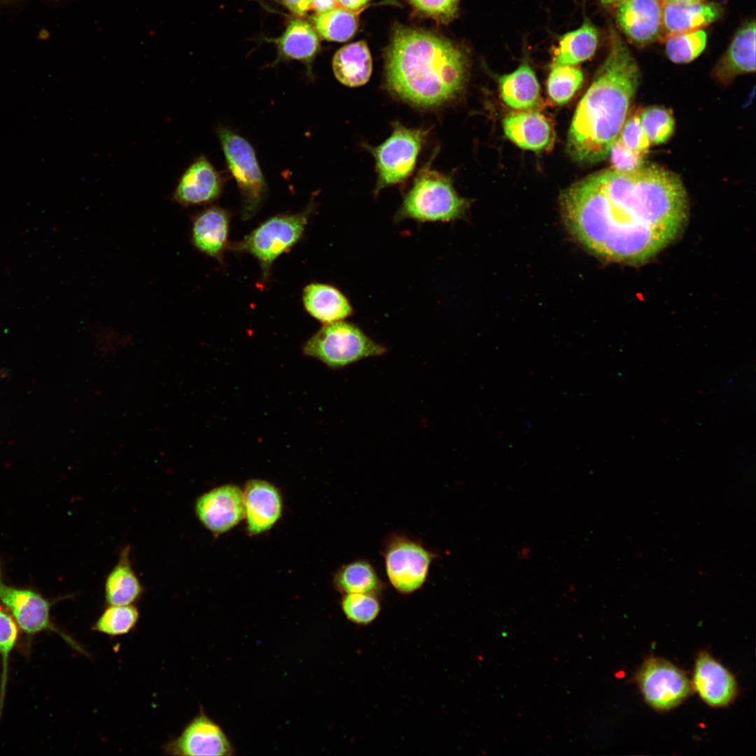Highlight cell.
Listing matches in <instances>:
<instances>
[{"mask_svg": "<svg viewBox=\"0 0 756 756\" xmlns=\"http://www.w3.org/2000/svg\"><path fill=\"white\" fill-rule=\"evenodd\" d=\"M561 211L571 234L603 259L645 262L682 231L687 197L680 179L654 165L592 174L566 189Z\"/></svg>", "mask_w": 756, "mask_h": 756, "instance_id": "1", "label": "cell"}, {"mask_svg": "<svg viewBox=\"0 0 756 756\" xmlns=\"http://www.w3.org/2000/svg\"><path fill=\"white\" fill-rule=\"evenodd\" d=\"M468 59L450 40L421 29L399 27L384 55V85L397 99L433 108L456 99L465 88Z\"/></svg>", "mask_w": 756, "mask_h": 756, "instance_id": "2", "label": "cell"}, {"mask_svg": "<svg viewBox=\"0 0 756 756\" xmlns=\"http://www.w3.org/2000/svg\"><path fill=\"white\" fill-rule=\"evenodd\" d=\"M640 80L638 66L613 29L608 55L579 102L567 137V150L576 162L591 164L608 156L627 118Z\"/></svg>", "mask_w": 756, "mask_h": 756, "instance_id": "3", "label": "cell"}, {"mask_svg": "<svg viewBox=\"0 0 756 756\" xmlns=\"http://www.w3.org/2000/svg\"><path fill=\"white\" fill-rule=\"evenodd\" d=\"M433 158L419 169L404 196L394 217L396 222H451L464 217L470 201L457 193L449 176L431 168Z\"/></svg>", "mask_w": 756, "mask_h": 756, "instance_id": "4", "label": "cell"}, {"mask_svg": "<svg viewBox=\"0 0 756 756\" xmlns=\"http://www.w3.org/2000/svg\"><path fill=\"white\" fill-rule=\"evenodd\" d=\"M386 346L376 342L356 325L343 321L325 324L304 344L303 352L332 369L382 356Z\"/></svg>", "mask_w": 756, "mask_h": 756, "instance_id": "5", "label": "cell"}, {"mask_svg": "<svg viewBox=\"0 0 756 756\" xmlns=\"http://www.w3.org/2000/svg\"><path fill=\"white\" fill-rule=\"evenodd\" d=\"M392 127L391 134L382 144L376 147L365 145L375 160L376 194L402 183L412 174L430 132V128H409L398 121Z\"/></svg>", "mask_w": 756, "mask_h": 756, "instance_id": "6", "label": "cell"}, {"mask_svg": "<svg viewBox=\"0 0 756 756\" xmlns=\"http://www.w3.org/2000/svg\"><path fill=\"white\" fill-rule=\"evenodd\" d=\"M312 208L309 206L295 214L273 216L231 248L252 254L259 261L266 276L274 260L300 239Z\"/></svg>", "mask_w": 756, "mask_h": 756, "instance_id": "7", "label": "cell"}, {"mask_svg": "<svg viewBox=\"0 0 756 756\" xmlns=\"http://www.w3.org/2000/svg\"><path fill=\"white\" fill-rule=\"evenodd\" d=\"M382 555L387 578L401 594H412L424 586L437 557L419 540L396 533L386 538Z\"/></svg>", "mask_w": 756, "mask_h": 756, "instance_id": "8", "label": "cell"}, {"mask_svg": "<svg viewBox=\"0 0 756 756\" xmlns=\"http://www.w3.org/2000/svg\"><path fill=\"white\" fill-rule=\"evenodd\" d=\"M226 164L239 189L244 218L252 216L267 192V184L255 153L243 136L226 127L217 131Z\"/></svg>", "mask_w": 756, "mask_h": 756, "instance_id": "9", "label": "cell"}, {"mask_svg": "<svg viewBox=\"0 0 756 756\" xmlns=\"http://www.w3.org/2000/svg\"><path fill=\"white\" fill-rule=\"evenodd\" d=\"M0 601L27 638L42 631L59 635L71 648L86 654V652L71 636L57 628L50 620L51 602L29 589L18 588L5 583L0 561Z\"/></svg>", "mask_w": 756, "mask_h": 756, "instance_id": "10", "label": "cell"}, {"mask_svg": "<svg viewBox=\"0 0 756 756\" xmlns=\"http://www.w3.org/2000/svg\"><path fill=\"white\" fill-rule=\"evenodd\" d=\"M645 701L657 710H669L688 697L691 680L680 668L662 658L646 659L636 676Z\"/></svg>", "mask_w": 756, "mask_h": 756, "instance_id": "11", "label": "cell"}, {"mask_svg": "<svg viewBox=\"0 0 756 756\" xmlns=\"http://www.w3.org/2000/svg\"><path fill=\"white\" fill-rule=\"evenodd\" d=\"M167 754L186 756H228L234 749L222 728L203 712L195 716L180 735L164 747Z\"/></svg>", "mask_w": 756, "mask_h": 756, "instance_id": "12", "label": "cell"}, {"mask_svg": "<svg viewBox=\"0 0 756 756\" xmlns=\"http://www.w3.org/2000/svg\"><path fill=\"white\" fill-rule=\"evenodd\" d=\"M195 512L207 529L216 533L225 532L245 516L244 492L230 484L215 488L197 498Z\"/></svg>", "mask_w": 756, "mask_h": 756, "instance_id": "13", "label": "cell"}, {"mask_svg": "<svg viewBox=\"0 0 756 756\" xmlns=\"http://www.w3.org/2000/svg\"><path fill=\"white\" fill-rule=\"evenodd\" d=\"M616 5L617 23L632 43L646 45L664 35L659 0H625Z\"/></svg>", "mask_w": 756, "mask_h": 756, "instance_id": "14", "label": "cell"}, {"mask_svg": "<svg viewBox=\"0 0 756 756\" xmlns=\"http://www.w3.org/2000/svg\"><path fill=\"white\" fill-rule=\"evenodd\" d=\"M691 683L700 698L714 708L729 705L738 693L733 674L706 652L696 659Z\"/></svg>", "mask_w": 756, "mask_h": 756, "instance_id": "15", "label": "cell"}, {"mask_svg": "<svg viewBox=\"0 0 756 756\" xmlns=\"http://www.w3.org/2000/svg\"><path fill=\"white\" fill-rule=\"evenodd\" d=\"M223 186L220 174L205 156L200 155L180 177L172 198L183 206L205 204L220 196Z\"/></svg>", "mask_w": 756, "mask_h": 756, "instance_id": "16", "label": "cell"}, {"mask_svg": "<svg viewBox=\"0 0 756 756\" xmlns=\"http://www.w3.org/2000/svg\"><path fill=\"white\" fill-rule=\"evenodd\" d=\"M503 126L507 139L523 149L540 151L553 146V128L540 113L533 111L510 113L503 119Z\"/></svg>", "mask_w": 756, "mask_h": 756, "instance_id": "17", "label": "cell"}, {"mask_svg": "<svg viewBox=\"0 0 756 756\" xmlns=\"http://www.w3.org/2000/svg\"><path fill=\"white\" fill-rule=\"evenodd\" d=\"M244 496L248 531L258 534L270 529L281 512L277 489L265 481L253 479L247 483Z\"/></svg>", "mask_w": 756, "mask_h": 756, "instance_id": "18", "label": "cell"}, {"mask_svg": "<svg viewBox=\"0 0 756 756\" xmlns=\"http://www.w3.org/2000/svg\"><path fill=\"white\" fill-rule=\"evenodd\" d=\"M721 6L704 0L690 3H662L664 34L701 29L718 20Z\"/></svg>", "mask_w": 756, "mask_h": 756, "instance_id": "19", "label": "cell"}, {"mask_svg": "<svg viewBox=\"0 0 756 756\" xmlns=\"http://www.w3.org/2000/svg\"><path fill=\"white\" fill-rule=\"evenodd\" d=\"M755 71V22L744 24L736 33L727 51L718 61L713 76L721 82Z\"/></svg>", "mask_w": 756, "mask_h": 756, "instance_id": "20", "label": "cell"}, {"mask_svg": "<svg viewBox=\"0 0 756 756\" xmlns=\"http://www.w3.org/2000/svg\"><path fill=\"white\" fill-rule=\"evenodd\" d=\"M230 216L218 206H211L196 215L192 223L191 240L200 252L220 259L226 246Z\"/></svg>", "mask_w": 756, "mask_h": 756, "instance_id": "21", "label": "cell"}, {"mask_svg": "<svg viewBox=\"0 0 756 756\" xmlns=\"http://www.w3.org/2000/svg\"><path fill=\"white\" fill-rule=\"evenodd\" d=\"M498 85L503 101L513 109L532 111L540 104V85L527 61L514 71L500 76Z\"/></svg>", "mask_w": 756, "mask_h": 756, "instance_id": "22", "label": "cell"}, {"mask_svg": "<svg viewBox=\"0 0 756 756\" xmlns=\"http://www.w3.org/2000/svg\"><path fill=\"white\" fill-rule=\"evenodd\" d=\"M302 300L309 314L325 324L342 321L353 313L346 297L328 284H309L304 288Z\"/></svg>", "mask_w": 756, "mask_h": 756, "instance_id": "23", "label": "cell"}, {"mask_svg": "<svg viewBox=\"0 0 756 756\" xmlns=\"http://www.w3.org/2000/svg\"><path fill=\"white\" fill-rule=\"evenodd\" d=\"M336 78L348 87H358L370 79L372 69V57L366 43L356 42L340 48L332 59Z\"/></svg>", "mask_w": 756, "mask_h": 756, "instance_id": "24", "label": "cell"}, {"mask_svg": "<svg viewBox=\"0 0 756 756\" xmlns=\"http://www.w3.org/2000/svg\"><path fill=\"white\" fill-rule=\"evenodd\" d=\"M142 593L143 587L130 564L128 549H126L106 577L104 584L106 603L108 606L131 605L141 597Z\"/></svg>", "mask_w": 756, "mask_h": 756, "instance_id": "25", "label": "cell"}, {"mask_svg": "<svg viewBox=\"0 0 756 756\" xmlns=\"http://www.w3.org/2000/svg\"><path fill=\"white\" fill-rule=\"evenodd\" d=\"M598 42L596 27L585 19L578 29L561 36L554 52V62L575 66L593 56Z\"/></svg>", "mask_w": 756, "mask_h": 756, "instance_id": "26", "label": "cell"}, {"mask_svg": "<svg viewBox=\"0 0 756 756\" xmlns=\"http://www.w3.org/2000/svg\"><path fill=\"white\" fill-rule=\"evenodd\" d=\"M278 43L283 57L302 61L309 66L319 47L318 36L312 27L299 19L290 22Z\"/></svg>", "mask_w": 756, "mask_h": 756, "instance_id": "27", "label": "cell"}, {"mask_svg": "<svg viewBox=\"0 0 756 756\" xmlns=\"http://www.w3.org/2000/svg\"><path fill=\"white\" fill-rule=\"evenodd\" d=\"M336 588L344 593L377 594L384 588L373 566L365 559H357L342 566L334 578Z\"/></svg>", "mask_w": 756, "mask_h": 756, "instance_id": "28", "label": "cell"}, {"mask_svg": "<svg viewBox=\"0 0 756 756\" xmlns=\"http://www.w3.org/2000/svg\"><path fill=\"white\" fill-rule=\"evenodd\" d=\"M314 27L323 38L333 41H345L355 34L358 27V13L342 7L314 15Z\"/></svg>", "mask_w": 756, "mask_h": 756, "instance_id": "29", "label": "cell"}, {"mask_svg": "<svg viewBox=\"0 0 756 756\" xmlns=\"http://www.w3.org/2000/svg\"><path fill=\"white\" fill-rule=\"evenodd\" d=\"M583 78L576 66L554 62L547 83L548 95L557 104H566L580 88Z\"/></svg>", "mask_w": 756, "mask_h": 756, "instance_id": "30", "label": "cell"}, {"mask_svg": "<svg viewBox=\"0 0 756 756\" xmlns=\"http://www.w3.org/2000/svg\"><path fill=\"white\" fill-rule=\"evenodd\" d=\"M139 618L137 608L133 604L108 605L92 626L94 631L110 636L128 634L136 625Z\"/></svg>", "mask_w": 756, "mask_h": 756, "instance_id": "31", "label": "cell"}, {"mask_svg": "<svg viewBox=\"0 0 756 756\" xmlns=\"http://www.w3.org/2000/svg\"><path fill=\"white\" fill-rule=\"evenodd\" d=\"M706 44V33L702 29L668 34L665 37L667 56L677 64L688 63L696 59Z\"/></svg>", "mask_w": 756, "mask_h": 756, "instance_id": "32", "label": "cell"}, {"mask_svg": "<svg viewBox=\"0 0 756 756\" xmlns=\"http://www.w3.org/2000/svg\"><path fill=\"white\" fill-rule=\"evenodd\" d=\"M19 627L9 612L0 609V720L3 713L8 675V662L19 635Z\"/></svg>", "mask_w": 756, "mask_h": 756, "instance_id": "33", "label": "cell"}, {"mask_svg": "<svg viewBox=\"0 0 756 756\" xmlns=\"http://www.w3.org/2000/svg\"><path fill=\"white\" fill-rule=\"evenodd\" d=\"M341 606L349 620L362 625L373 622L381 610L377 594L370 593L345 594Z\"/></svg>", "mask_w": 756, "mask_h": 756, "instance_id": "34", "label": "cell"}, {"mask_svg": "<svg viewBox=\"0 0 756 756\" xmlns=\"http://www.w3.org/2000/svg\"><path fill=\"white\" fill-rule=\"evenodd\" d=\"M639 114L642 127L650 144L665 143L674 130V120L671 113L660 106H650Z\"/></svg>", "mask_w": 756, "mask_h": 756, "instance_id": "35", "label": "cell"}, {"mask_svg": "<svg viewBox=\"0 0 756 756\" xmlns=\"http://www.w3.org/2000/svg\"><path fill=\"white\" fill-rule=\"evenodd\" d=\"M618 138L628 148L643 155L648 152L651 145L640 124L638 113L626 118Z\"/></svg>", "mask_w": 756, "mask_h": 756, "instance_id": "36", "label": "cell"}, {"mask_svg": "<svg viewBox=\"0 0 756 756\" xmlns=\"http://www.w3.org/2000/svg\"><path fill=\"white\" fill-rule=\"evenodd\" d=\"M419 11L438 22L447 24L455 17L459 0H409Z\"/></svg>", "mask_w": 756, "mask_h": 756, "instance_id": "37", "label": "cell"}, {"mask_svg": "<svg viewBox=\"0 0 756 756\" xmlns=\"http://www.w3.org/2000/svg\"><path fill=\"white\" fill-rule=\"evenodd\" d=\"M608 156L610 158L612 169L619 172H632L645 165V155L628 148L618 137L612 144Z\"/></svg>", "mask_w": 756, "mask_h": 756, "instance_id": "38", "label": "cell"}, {"mask_svg": "<svg viewBox=\"0 0 756 756\" xmlns=\"http://www.w3.org/2000/svg\"><path fill=\"white\" fill-rule=\"evenodd\" d=\"M286 6L295 15L302 16L312 8V0H283Z\"/></svg>", "mask_w": 756, "mask_h": 756, "instance_id": "39", "label": "cell"}, {"mask_svg": "<svg viewBox=\"0 0 756 756\" xmlns=\"http://www.w3.org/2000/svg\"><path fill=\"white\" fill-rule=\"evenodd\" d=\"M312 7L320 14L330 11L339 6L337 0H312Z\"/></svg>", "mask_w": 756, "mask_h": 756, "instance_id": "40", "label": "cell"}, {"mask_svg": "<svg viewBox=\"0 0 756 756\" xmlns=\"http://www.w3.org/2000/svg\"><path fill=\"white\" fill-rule=\"evenodd\" d=\"M338 6L352 12L358 13L368 0H337Z\"/></svg>", "mask_w": 756, "mask_h": 756, "instance_id": "41", "label": "cell"}, {"mask_svg": "<svg viewBox=\"0 0 756 756\" xmlns=\"http://www.w3.org/2000/svg\"><path fill=\"white\" fill-rule=\"evenodd\" d=\"M662 3H690L703 0H659Z\"/></svg>", "mask_w": 756, "mask_h": 756, "instance_id": "42", "label": "cell"}, {"mask_svg": "<svg viewBox=\"0 0 756 756\" xmlns=\"http://www.w3.org/2000/svg\"><path fill=\"white\" fill-rule=\"evenodd\" d=\"M623 1L625 0H599L600 3L605 6H610L612 4H617L618 3Z\"/></svg>", "mask_w": 756, "mask_h": 756, "instance_id": "43", "label": "cell"}]
</instances>
